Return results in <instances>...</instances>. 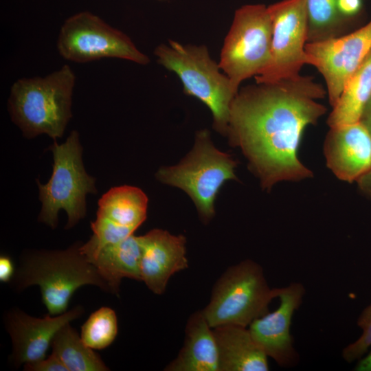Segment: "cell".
I'll return each mask as SVG.
<instances>
[{
  "label": "cell",
  "mask_w": 371,
  "mask_h": 371,
  "mask_svg": "<svg viewBox=\"0 0 371 371\" xmlns=\"http://www.w3.org/2000/svg\"><path fill=\"white\" fill-rule=\"evenodd\" d=\"M272 24L268 8L249 4L238 8L224 40L218 65L238 89L245 80L262 73L271 60Z\"/></svg>",
  "instance_id": "8"
},
{
  "label": "cell",
  "mask_w": 371,
  "mask_h": 371,
  "mask_svg": "<svg viewBox=\"0 0 371 371\" xmlns=\"http://www.w3.org/2000/svg\"><path fill=\"white\" fill-rule=\"evenodd\" d=\"M307 0H282L269 5L272 35L271 60L255 77L256 83H270L300 74L307 64Z\"/></svg>",
  "instance_id": "10"
},
{
  "label": "cell",
  "mask_w": 371,
  "mask_h": 371,
  "mask_svg": "<svg viewBox=\"0 0 371 371\" xmlns=\"http://www.w3.org/2000/svg\"><path fill=\"white\" fill-rule=\"evenodd\" d=\"M142 281L154 293H164L170 277L188 267L186 238L154 229L139 236Z\"/></svg>",
  "instance_id": "15"
},
{
  "label": "cell",
  "mask_w": 371,
  "mask_h": 371,
  "mask_svg": "<svg viewBox=\"0 0 371 371\" xmlns=\"http://www.w3.org/2000/svg\"><path fill=\"white\" fill-rule=\"evenodd\" d=\"M148 199L138 188L114 187L98 201L96 218L91 223L93 235L80 249L89 256L103 246L134 234L147 216Z\"/></svg>",
  "instance_id": "12"
},
{
  "label": "cell",
  "mask_w": 371,
  "mask_h": 371,
  "mask_svg": "<svg viewBox=\"0 0 371 371\" xmlns=\"http://www.w3.org/2000/svg\"><path fill=\"white\" fill-rule=\"evenodd\" d=\"M141 256L139 238L133 234L85 256L109 284L113 294L118 295L122 278L142 281Z\"/></svg>",
  "instance_id": "19"
},
{
  "label": "cell",
  "mask_w": 371,
  "mask_h": 371,
  "mask_svg": "<svg viewBox=\"0 0 371 371\" xmlns=\"http://www.w3.org/2000/svg\"><path fill=\"white\" fill-rule=\"evenodd\" d=\"M117 318L114 310L103 306L93 312L81 328L83 342L93 350L109 346L117 337Z\"/></svg>",
  "instance_id": "22"
},
{
  "label": "cell",
  "mask_w": 371,
  "mask_h": 371,
  "mask_svg": "<svg viewBox=\"0 0 371 371\" xmlns=\"http://www.w3.org/2000/svg\"><path fill=\"white\" fill-rule=\"evenodd\" d=\"M370 98L371 53L348 80L333 106L328 118L330 128L359 122Z\"/></svg>",
  "instance_id": "20"
},
{
  "label": "cell",
  "mask_w": 371,
  "mask_h": 371,
  "mask_svg": "<svg viewBox=\"0 0 371 371\" xmlns=\"http://www.w3.org/2000/svg\"><path fill=\"white\" fill-rule=\"evenodd\" d=\"M160 1H164V0H160Z\"/></svg>",
  "instance_id": "31"
},
{
  "label": "cell",
  "mask_w": 371,
  "mask_h": 371,
  "mask_svg": "<svg viewBox=\"0 0 371 371\" xmlns=\"http://www.w3.org/2000/svg\"><path fill=\"white\" fill-rule=\"evenodd\" d=\"M305 52L307 64L323 76L333 106L348 80L371 53V21L349 34L308 42Z\"/></svg>",
  "instance_id": "11"
},
{
  "label": "cell",
  "mask_w": 371,
  "mask_h": 371,
  "mask_svg": "<svg viewBox=\"0 0 371 371\" xmlns=\"http://www.w3.org/2000/svg\"><path fill=\"white\" fill-rule=\"evenodd\" d=\"M15 271L11 258L7 256H1L0 281L1 282H10L15 273Z\"/></svg>",
  "instance_id": "27"
},
{
  "label": "cell",
  "mask_w": 371,
  "mask_h": 371,
  "mask_svg": "<svg viewBox=\"0 0 371 371\" xmlns=\"http://www.w3.org/2000/svg\"><path fill=\"white\" fill-rule=\"evenodd\" d=\"M324 151L328 167L342 181H357L371 168V134L360 121L331 127Z\"/></svg>",
  "instance_id": "16"
},
{
  "label": "cell",
  "mask_w": 371,
  "mask_h": 371,
  "mask_svg": "<svg viewBox=\"0 0 371 371\" xmlns=\"http://www.w3.org/2000/svg\"><path fill=\"white\" fill-rule=\"evenodd\" d=\"M236 161L213 145L207 130L196 133L190 153L177 165L160 168L157 179L186 192L195 204L202 221L214 216V201L221 186L236 179Z\"/></svg>",
  "instance_id": "7"
},
{
  "label": "cell",
  "mask_w": 371,
  "mask_h": 371,
  "mask_svg": "<svg viewBox=\"0 0 371 371\" xmlns=\"http://www.w3.org/2000/svg\"><path fill=\"white\" fill-rule=\"evenodd\" d=\"M280 288L269 286L262 267L246 259L229 267L214 284L202 312L212 328L234 324L247 327L268 313Z\"/></svg>",
  "instance_id": "5"
},
{
  "label": "cell",
  "mask_w": 371,
  "mask_h": 371,
  "mask_svg": "<svg viewBox=\"0 0 371 371\" xmlns=\"http://www.w3.org/2000/svg\"><path fill=\"white\" fill-rule=\"evenodd\" d=\"M154 54L159 64L178 76L185 94L197 98L208 107L214 128L227 135L232 104L239 90L221 72L207 47L170 40L167 44L156 47Z\"/></svg>",
  "instance_id": "4"
},
{
  "label": "cell",
  "mask_w": 371,
  "mask_h": 371,
  "mask_svg": "<svg viewBox=\"0 0 371 371\" xmlns=\"http://www.w3.org/2000/svg\"><path fill=\"white\" fill-rule=\"evenodd\" d=\"M75 83L76 75L68 65L43 77L16 80L8 100L12 122L26 137H61L71 117Z\"/></svg>",
  "instance_id": "3"
},
{
  "label": "cell",
  "mask_w": 371,
  "mask_h": 371,
  "mask_svg": "<svg viewBox=\"0 0 371 371\" xmlns=\"http://www.w3.org/2000/svg\"><path fill=\"white\" fill-rule=\"evenodd\" d=\"M26 371H67V369L54 354L37 361L24 364Z\"/></svg>",
  "instance_id": "25"
},
{
  "label": "cell",
  "mask_w": 371,
  "mask_h": 371,
  "mask_svg": "<svg viewBox=\"0 0 371 371\" xmlns=\"http://www.w3.org/2000/svg\"><path fill=\"white\" fill-rule=\"evenodd\" d=\"M53 155V172L48 182L37 181L41 210L38 221L54 229L60 210L67 214L66 228L76 225L86 215V196L96 193L95 179L85 171L79 135L73 131L66 141L50 146Z\"/></svg>",
  "instance_id": "6"
},
{
  "label": "cell",
  "mask_w": 371,
  "mask_h": 371,
  "mask_svg": "<svg viewBox=\"0 0 371 371\" xmlns=\"http://www.w3.org/2000/svg\"><path fill=\"white\" fill-rule=\"evenodd\" d=\"M357 324L362 330L361 335L342 350V357L348 363L358 361L371 347V302L359 315Z\"/></svg>",
  "instance_id": "24"
},
{
  "label": "cell",
  "mask_w": 371,
  "mask_h": 371,
  "mask_svg": "<svg viewBox=\"0 0 371 371\" xmlns=\"http://www.w3.org/2000/svg\"><path fill=\"white\" fill-rule=\"evenodd\" d=\"M51 346L52 353L60 359L67 371L109 370L99 355L83 342L70 323L57 332Z\"/></svg>",
  "instance_id": "21"
},
{
  "label": "cell",
  "mask_w": 371,
  "mask_h": 371,
  "mask_svg": "<svg viewBox=\"0 0 371 371\" xmlns=\"http://www.w3.org/2000/svg\"><path fill=\"white\" fill-rule=\"evenodd\" d=\"M76 243L65 250H36L22 256L10 282L17 291L30 286L40 287L48 313L55 316L67 311L73 294L87 284L112 293L107 281L87 258Z\"/></svg>",
  "instance_id": "2"
},
{
  "label": "cell",
  "mask_w": 371,
  "mask_h": 371,
  "mask_svg": "<svg viewBox=\"0 0 371 371\" xmlns=\"http://www.w3.org/2000/svg\"><path fill=\"white\" fill-rule=\"evenodd\" d=\"M360 122L366 126L371 134V98L363 110Z\"/></svg>",
  "instance_id": "30"
},
{
  "label": "cell",
  "mask_w": 371,
  "mask_h": 371,
  "mask_svg": "<svg viewBox=\"0 0 371 371\" xmlns=\"http://www.w3.org/2000/svg\"><path fill=\"white\" fill-rule=\"evenodd\" d=\"M305 293L301 282H293L280 287L278 308L254 320L248 328L267 356L282 368L293 367L300 360L293 345L291 326L293 316L302 304Z\"/></svg>",
  "instance_id": "13"
},
{
  "label": "cell",
  "mask_w": 371,
  "mask_h": 371,
  "mask_svg": "<svg viewBox=\"0 0 371 371\" xmlns=\"http://www.w3.org/2000/svg\"><path fill=\"white\" fill-rule=\"evenodd\" d=\"M167 371H219L215 336L202 310L192 313L186 323L183 346L165 368Z\"/></svg>",
  "instance_id": "18"
},
{
  "label": "cell",
  "mask_w": 371,
  "mask_h": 371,
  "mask_svg": "<svg viewBox=\"0 0 371 371\" xmlns=\"http://www.w3.org/2000/svg\"><path fill=\"white\" fill-rule=\"evenodd\" d=\"M371 348V347H370ZM353 370L371 371V349L357 361Z\"/></svg>",
  "instance_id": "29"
},
{
  "label": "cell",
  "mask_w": 371,
  "mask_h": 371,
  "mask_svg": "<svg viewBox=\"0 0 371 371\" xmlns=\"http://www.w3.org/2000/svg\"><path fill=\"white\" fill-rule=\"evenodd\" d=\"M326 93L311 77L300 74L238 91L227 135L240 148L264 188L312 177L297 149L305 128L326 113V106L316 101Z\"/></svg>",
  "instance_id": "1"
},
{
  "label": "cell",
  "mask_w": 371,
  "mask_h": 371,
  "mask_svg": "<svg viewBox=\"0 0 371 371\" xmlns=\"http://www.w3.org/2000/svg\"><path fill=\"white\" fill-rule=\"evenodd\" d=\"M56 47L64 59L78 63L109 58L139 65L150 62L129 36L89 11L76 13L65 20Z\"/></svg>",
  "instance_id": "9"
},
{
  "label": "cell",
  "mask_w": 371,
  "mask_h": 371,
  "mask_svg": "<svg viewBox=\"0 0 371 371\" xmlns=\"http://www.w3.org/2000/svg\"><path fill=\"white\" fill-rule=\"evenodd\" d=\"M308 42L334 37L342 17L337 0H307Z\"/></svg>",
  "instance_id": "23"
},
{
  "label": "cell",
  "mask_w": 371,
  "mask_h": 371,
  "mask_svg": "<svg viewBox=\"0 0 371 371\" xmlns=\"http://www.w3.org/2000/svg\"><path fill=\"white\" fill-rule=\"evenodd\" d=\"M83 313L80 305L63 314L53 316L48 313L42 318L30 316L19 308L10 310L4 322L12 343L10 362L18 368L45 358L57 332Z\"/></svg>",
  "instance_id": "14"
},
{
  "label": "cell",
  "mask_w": 371,
  "mask_h": 371,
  "mask_svg": "<svg viewBox=\"0 0 371 371\" xmlns=\"http://www.w3.org/2000/svg\"><path fill=\"white\" fill-rule=\"evenodd\" d=\"M338 12L342 18H351L362 8V0H337Z\"/></svg>",
  "instance_id": "26"
},
{
  "label": "cell",
  "mask_w": 371,
  "mask_h": 371,
  "mask_svg": "<svg viewBox=\"0 0 371 371\" xmlns=\"http://www.w3.org/2000/svg\"><path fill=\"white\" fill-rule=\"evenodd\" d=\"M219 371H268V357L247 327L226 324L213 328Z\"/></svg>",
  "instance_id": "17"
},
{
  "label": "cell",
  "mask_w": 371,
  "mask_h": 371,
  "mask_svg": "<svg viewBox=\"0 0 371 371\" xmlns=\"http://www.w3.org/2000/svg\"><path fill=\"white\" fill-rule=\"evenodd\" d=\"M357 182L361 191L371 199V168Z\"/></svg>",
  "instance_id": "28"
}]
</instances>
